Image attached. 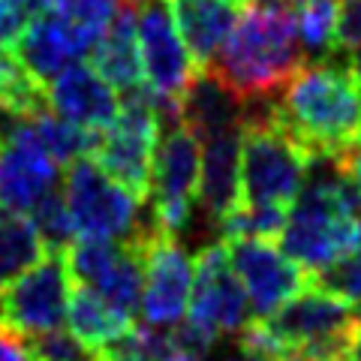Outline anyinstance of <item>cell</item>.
I'll return each instance as SVG.
<instances>
[{
    "instance_id": "1",
    "label": "cell",
    "mask_w": 361,
    "mask_h": 361,
    "mask_svg": "<svg viewBox=\"0 0 361 361\" xmlns=\"http://www.w3.org/2000/svg\"><path fill=\"white\" fill-rule=\"evenodd\" d=\"M280 127L307 154H343L361 139V85L346 61L304 63L277 97Z\"/></svg>"
},
{
    "instance_id": "2",
    "label": "cell",
    "mask_w": 361,
    "mask_h": 361,
    "mask_svg": "<svg viewBox=\"0 0 361 361\" xmlns=\"http://www.w3.org/2000/svg\"><path fill=\"white\" fill-rule=\"evenodd\" d=\"M304 66L295 18L250 9L238 18L220 54L208 66L238 99L277 97Z\"/></svg>"
},
{
    "instance_id": "3",
    "label": "cell",
    "mask_w": 361,
    "mask_h": 361,
    "mask_svg": "<svg viewBox=\"0 0 361 361\" xmlns=\"http://www.w3.org/2000/svg\"><path fill=\"white\" fill-rule=\"evenodd\" d=\"M63 199L78 238L142 247L151 235L163 232L154 220L151 205L142 211L145 202L123 190L118 180H111L94 157H82L66 166Z\"/></svg>"
},
{
    "instance_id": "4",
    "label": "cell",
    "mask_w": 361,
    "mask_h": 361,
    "mask_svg": "<svg viewBox=\"0 0 361 361\" xmlns=\"http://www.w3.org/2000/svg\"><path fill=\"white\" fill-rule=\"evenodd\" d=\"M307 157L283 127H241V202L289 211L307 178Z\"/></svg>"
},
{
    "instance_id": "5",
    "label": "cell",
    "mask_w": 361,
    "mask_h": 361,
    "mask_svg": "<svg viewBox=\"0 0 361 361\" xmlns=\"http://www.w3.org/2000/svg\"><path fill=\"white\" fill-rule=\"evenodd\" d=\"M157 139H160L157 106L154 97L142 87L121 99V111L111 121V127L99 135L94 160L111 180L130 190L139 202H148Z\"/></svg>"
},
{
    "instance_id": "6",
    "label": "cell",
    "mask_w": 361,
    "mask_h": 361,
    "mask_svg": "<svg viewBox=\"0 0 361 361\" xmlns=\"http://www.w3.org/2000/svg\"><path fill=\"white\" fill-rule=\"evenodd\" d=\"M73 277L63 253H45L30 271L0 286V322L21 341L63 329Z\"/></svg>"
},
{
    "instance_id": "7",
    "label": "cell",
    "mask_w": 361,
    "mask_h": 361,
    "mask_svg": "<svg viewBox=\"0 0 361 361\" xmlns=\"http://www.w3.org/2000/svg\"><path fill=\"white\" fill-rule=\"evenodd\" d=\"M202 142L184 123L160 127L151 169V214L157 226L178 238L190 226L193 202L199 199Z\"/></svg>"
},
{
    "instance_id": "8",
    "label": "cell",
    "mask_w": 361,
    "mask_h": 361,
    "mask_svg": "<svg viewBox=\"0 0 361 361\" xmlns=\"http://www.w3.org/2000/svg\"><path fill=\"white\" fill-rule=\"evenodd\" d=\"M63 256L75 286L97 292L103 301L133 319V313L142 307L145 286V262L139 247L78 238Z\"/></svg>"
},
{
    "instance_id": "9",
    "label": "cell",
    "mask_w": 361,
    "mask_h": 361,
    "mask_svg": "<svg viewBox=\"0 0 361 361\" xmlns=\"http://www.w3.org/2000/svg\"><path fill=\"white\" fill-rule=\"evenodd\" d=\"M226 256L241 280L256 319L274 316L286 301H292L310 286V274L280 250L274 241L262 238H229Z\"/></svg>"
},
{
    "instance_id": "10",
    "label": "cell",
    "mask_w": 361,
    "mask_h": 361,
    "mask_svg": "<svg viewBox=\"0 0 361 361\" xmlns=\"http://www.w3.org/2000/svg\"><path fill=\"white\" fill-rule=\"evenodd\" d=\"M135 33H139L145 90L157 99L178 103L187 85L202 70L180 39L169 0H151V4L135 9Z\"/></svg>"
},
{
    "instance_id": "11",
    "label": "cell",
    "mask_w": 361,
    "mask_h": 361,
    "mask_svg": "<svg viewBox=\"0 0 361 361\" xmlns=\"http://www.w3.org/2000/svg\"><path fill=\"white\" fill-rule=\"evenodd\" d=\"M196 280L193 295H190L187 319L199 325L211 337L220 334H241L250 325V301L235 277V271L226 256V244L211 241L196 253Z\"/></svg>"
},
{
    "instance_id": "12",
    "label": "cell",
    "mask_w": 361,
    "mask_h": 361,
    "mask_svg": "<svg viewBox=\"0 0 361 361\" xmlns=\"http://www.w3.org/2000/svg\"><path fill=\"white\" fill-rule=\"evenodd\" d=\"M145 286H142V319L151 329H175L187 319L190 295H193L196 262L180 247L178 238L157 232L142 247Z\"/></svg>"
},
{
    "instance_id": "13",
    "label": "cell",
    "mask_w": 361,
    "mask_h": 361,
    "mask_svg": "<svg viewBox=\"0 0 361 361\" xmlns=\"http://www.w3.org/2000/svg\"><path fill=\"white\" fill-rule=\"evenodd\" d=\"M97 42H99V37L87 33L85 27L61 18L58 13L42 9V13L30 18V25L13 45V51L21 61V66H25L37 82L49 87L61 73H66L82 58H87Z\"/></svg>"
},
{
    "instance_id": "14",
    "label": "cell",
    "mask_w": 361,
    "mask_h": 361,
    "mask_svg": "<svg viewBox=\"0 0 361 361\" xmlns=\"http://www.w3.org/2000/svg\"><path fill=\"white\" fill-rule=\"evenodd\" d=\"M58 163L45 154L25 133H13L4 142L0 157V211L25 217L39 202L54 193L58 184Z\"/></svg>"
},
{
    "instance_id": "15",
    "label": "cell",
    "mask_w": 361,
    "mask_h": 361,
    "mask_svg": "<svg viewBox=\"0 0 361 361\" xmlns=\"http://www.w3.org/2000/svg\"><path fill=\"white\" fill-rule=\"evenodd\" d=\"M49 109L87 133H106L121 111V99L90 66L75 63L49 85Z\"/></svg>"
},
{
    "instance_id": "16",
    "label": "cell",
    "mask_w": 361,
    "mask_h": 361,
    "mask_svg": "<svg viewBox=\"0 0 361 361\" xmlns=\"http://www.w3.org/2000/svg\"><path fill=\"white\" fill-rule=\"evenodd\" d=\"M178 33L199 70H208L241 18V0H169Z\"/></svg>"
},
{
    "instance_id": "17",
    "label": "cell",
    "mask_w": 361,
    "mask_h": 361,
    "mask_svg": "<svg viewBox=\"0 0 361 361\" xmlns=\"http://www.w3.org/2000/svg\"><path fill=\"white\" fill-rule=\"evenodd\" d=\"M199 202L211 223H223L241 205V130L202 142Z\"/></svg>"
},
{
    "instance_id": "18",
    "label": "cell",
    "mask_w": 361,
    "mask_h": 361,
    "mask_svg": "<svg viewBox=\"0 0 361 361\" xmlns=\"http://www.w3.org/2000/svg\"><path fill=\"white\" fill-rule=\"evenodd\" d=\"M90 70H94L111 90H121L123 97L145 87L142 75V54H139V33H135V6L118 9L103 39L94 45Z\"/></svg>"
},
{
    "instance_id": "19",
    "label": "cell",
    "mask_w": 361,
    "mask_h": 361,
    "mask_svg": "<svg viewBox=\"0 0 361 361\" xmlns=\"http://www.w3.org/2000/svg\"><path fill=\"white\" fill-rule=\"evenodd\" d=\"M178 109L180 123L199 142H208L229 130H241V99L208 70L196 73V78L180 94Z\"/></svg>"
},
{
    "instance_id": "20",
    "label": "cell",
    "mask_w": 361,
    "mask_h": 361,
    "mask_svg": "<svg viewBox=\"0 0 361 361\" xmlns=\"http://www.w3.org/2000/svg\"><path fill=\"white\" fill-rule=\"evenodd\" d=\"M66 325H70V334H75L85 346L99 353L106 343L118 341L123 331H130L133 319L123 316L121 310H115L109 301L99 298L97 292L75 286L70 307H66Z\"/></svg>"
},
{
    "instance_id": "21",
    "label": "cell",
    "mask_w": 361,
    "mask_h": 361,
    "mask_svg": "<svg viewBox=\"0 0 361 361\" xmlns=\"http://www.w3.org/2000/svg\"><path fill=\"white\" fill-rule=\"evenodd\" d=\"M16 130L25 133L30 142H37L58 166H70L75 160H82V157H94L99 135H103V133H87L82 127H75V123L58 118L54 111H42L37 118L21 121Z\"/></svg>"
},
{
    "instance_id": "22",
    "label": "cell",
    "mask_w": 361,
    "mask_h": 361,
    "mask_svg": "<svg viewBox=\"0 0 361 361\" xmlns=\"http://www.w3.org/2000/svg\"><path fill=\"white\" fill-rule=\"evenodd\" d=\"M45 253L49 250L27 217H18V214L0 217V286L30 271Z\"/></svg>"
},
{
    "instance_id": "23",
    "label": "cell",
    "mask_w": 361,
    "mask_h": 361,
    "mask_svg": "<svg viewBox=\"0 0 361 361\" xmlns=\"http://www.w3.org/2000/svg\"><path fill=\"white\" fill-rule=\"evenodd\" d=\"M337 18L341 0H304L295 13V33L304 61H329L337 51Z\"/></svg>"
},
{
    "instance_id": "24",
    "label": "cell",
    "mask_w": 361,
    "mask_h": 361,
    "mask_svg": "<svg viewBox=\"0 0 361 361\" xmlns=\"http://www.w3.org/2000/svg\"><path fill=\"white\" fill-rule=\"evenodd\" d=\"M286 208L274 205H241L235 208L229 217L220 223V232L229 238H262V241H277L286 226Z\"/></svg>"
},
{
    "instance_id": "25",
    "label": "cell",
    "mask_w": 361,
    "mask_h": 361,
    "mask_svg": "<svg viewBox=\"0 0 361 361\" xmlns=\"http://www.w3.org/2000/svg\"><path fill=\"white\" fill-rule=\"evenodd\" d=\"M27 220L33 223V229L39 232V238L45 244L49 253H66L75 241V226L70 217V208H66L63 193H49L37 208L27 214Z\"/></svg>"
},
{
    "instance_id": "26",
    "label": "cell",
    "mask_w": 361,
    "mask_h": 361,
    "mask_svg": "<svg viewBox=\"0 0 361 361\" xmlns=\"http://www.w3.org/2000/svg\"><path fill=\"white\" fill-rule=\"evenodd\" d=\"M169 355V331L133 325L118 341L99 349V361H163Z\"/></svg>"
},
{
    "instance_id": "27",
    "label": "cell",
    "mask_w": 361,
    "mask_h": 361,
    "mask_svg": "<svg viewBox=\"0 0 361 361\" xmlns=\"http://www.w3.org/2000/svg\"><path fill=\"white\" fill-rule=\"evenodd\" d=\"M310 286L329 292V295L346 301L349 307L361 310V253H343L325 268L313 271Z\"/></svg>"
},
{
    "instance_id": "28",
    "label": "cell",
    "mask_w": 361,
    "mask_h": 361,
    "mask_svg": "<svg viewBox=\"0 0 361 361\" xmlns=\"http://www.w3.org/2000/svg\"><path fill=\"white\" fill-rule=\"evenodd\" d=\"M45 9L103 39L111 18L118 16V0H45Z\"/></svg>"
},
{
    "instance_id": "29",
    "label": "cell",
    "mask_w": 361,
    "mask_h": 361,
    "mask_svg": "<svg viewBox=\"0 0 361 361\" xmlns=\"http://www.w3.org/2000/svg\"><path fill=\"white\" fill-rule=\"evenodd\" d=\"M25 343L30 349L33 361H99L97 349L85 346L75 334L63 331V329L30 337V341H25Z\"/></svg>"
},
{
    "instance_id": "30",
    "label": "cell",
    "mask_w": 361,
    "mask_h": 361,
    "mask_svg": "<svg viewBox=\"0 0 361 361\" xmlns=\"http://www.w3.org/2000/svg\"><path fill=\"white\" fill-rule=\"evenodd\" d=\"M42 9L45 0H0V49H13L30 18Z\"/></svg>"
},
{
    "instance_id": "31",
    "label": "cell",
    "mask_w": 361,
    "mask_h": 361,
    "mask_svg": "<svg viewBox=\"0 0 361 361\" xmlns=\"http://www.w3.org/2000/svg\"><path fill=\"white\" fill-rule=\"evenodd\" d=\"M361 45V0H341L337 18V51H355Z\"/></svg>"
},
{
    "instance_id": "32",
    "label": "cell",
    "mask_w": 361,
    "mask_h": 361,
    "mask_svg": "<svg viewBox=\"0 0 361 361\" xmlns=\"http://www.w3.org/2000/svg\"><path fill=\"white\" fill-rule=\"evenodd\" d=\"M0 361H33L27 343L18 334L0 329Z\"/></svg>"
},
{
    "instance_id": "33",
    "label": "cell",
    "mask_w": 361,
    "mask_h": 361,
    "mask_svg": "<svg viewBox=\"0 0 361 361\" xmlns=\"http://www.w3.org/2000/svg\"><path fill=\"white\" fill-rule=\"evenodd\" d=\"M244 4H250L253 9H262V13H283V16L295 18L304 0H244Z\"/></svg>"
},
{
    "instance_id": "34",
    "label": "cell",
    "mask_w": 361,
    "mask_h": 361,
    "mask_svg": "<svg viewBox=\"0 0 361 361\" xmlns=\"http://www.w3.org/2000/svg\"><path fill=\"white\" fill-rule=\"evenodd\" d=\"M341 166H343V172H346V178L353 180V184L361 190V139L349 148L346 154H343V160H341Z\"/></svg>"
},
{
    "instance_id": "35",
    "label": "cell",
    "mask_w": 361,
    "mask_h": 361,
    "mask_svg": "<svg viewBox=\"0 0 361 361\" xmlns=\"http://www.w3.org/2000/svg\"><path fill=\"white\" fill-rule=\"evenodd\" d=\"M346 66H349V73H353L355 82L361 85V45H358L355 51H349V54H346Z\"/></svg>"
},
{
    "instance_id": "36",
    "label": "cell",
    "mask_w": 361,
    "mask_h": 361,
    "mask_svg": "<svg viewBox=\"0 0 361 361\" xmlns=\"http://www.w3.org/2000/svg\"><path fill=\"white\" fill-rule=\"evenodd\" d=\"M349 361H361V322H358V331H355V341H353V353H349Z\"/></svg>"
},
{
    "instance_id": "37",
    "label": "cell",
    "mask_w": 361,
    "mask_h": 361,
    "mask_svg": "<svg viewBox=\"0 0 361 361\" xmlns=\"http://www.w3.org/2000/svg\"><path fill=\"white\" fill-rule=\"evenodd\" d=\"M247 361H283V358H274V355H253V353H244Z\"/></svg>"
},
{
    "instance_id": "38",
    "label": "cell",
    "mask_w": 361,
    "mask_h": 361,
    "mask_svg": "<svg viewBox=\"0 0 361 361\" xmlns=\"http://www.w3.org/2000/svg\"><path fill=\"white\" fill-rule=\"evenodd\" d=\"M163 361H193V358H187V355H180V353H175V349H172V346H169V355H166Z\"/></svg>"
},
{
    "instance_id": "39",
    "label": "cell",
    "mask_w": 361,
    "mask_h": 361,
    "mask_svg": "<svg viewBox=\"0 0 361 361\" xmlns=\"http://www.w3.org/2000/svg\"><path fill=\"white\" fill-rule=\"evenodd\" d=\"M127 6H145V4H151V0H123Z\"/></svg>"
},
{
    "instance_id": "40",
    "label": "cell",
    "mask_w": 361,
    "mask_h": 361,
    "mask_svg": "<svg viewBox=\"0 0 361 361\" xmlns=\"http://www.w3.org/2000/svg\"><path fill=\"white\" fill-rule=\"evenodd\" d=\"M355 253H361V223H358V238H355Z\"/></svg>"
},
{
    "instance_id": "41",
    "label": "cell",
    "mask_w": 361,
    "mask_h": 361,
    "mask_svg": "<svg viewBox=\"0 0 361 361\" xmlns=\"http://www.w3.org/2000/svg\"><path fill=\"white\" fill-rule=\"evenodd\" d=\"M226 361H247V358H226Z\"/></svg>"
},
{
    "instance_id": "42",
    "label": "cell",
    "mask_w": 361,
    "mask_h": 361,
    "mask_svg": "<svg viewBox=\"0 0 361 361\" xmlns=\"http://www.w3.org/2000/svg\"><path fill=\"white\" fill-rule=\"evenodd\" d=\"M0 157H4V145H0Z\"/></svg>"
},
{
    "instance_id": "43",
    "label": "cell",
    "mask_w": 361,
    "mask_h": 361,
    "mask_svg": "<svg viewBox=\"0 0 361 361\" xmlns=\"http://www.w3.org/2000/svg\"><path fill=\"white\" fill-rule=\"evenodd\" d=\"M358 319H361V313H358Z\"/></svg>"
},
{
    "instance_id": "44",
    "label": "cell",
    "mask_w": 361,
    "mask_h": 361,
    "mask_svg": "<svg viewBox=\"0 0 361 361\" xmlns=\"http://www.w3.org/2000/svg\"><path fill=\"white\" fill-rule=\"evenodd\" d=\"M241 4H244V0H241Z\"/></svg>"
}]
</instances>
